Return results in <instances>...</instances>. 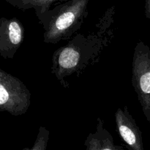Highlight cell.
I'll return each mask as SVG.
<instances>
[{
	"mask_svg": "<svg viewBox=\"0 0 150 150\" xmlns=\"http://www.w3.org/2000/svg\"><path fill=\"white\" fill-rule=\"evenodd\" d=\"M88 150H120L122 146H117L111 133L104 127V122L100 118H98L97 131L90 133L84 142Z\"/></svg>",
	"mask_w": 150,
	"mask_h": 150,
	"instance_id": "obj_7",
	"label": "cell"
},
{
	"mask_svg": "<svg viewBox=\"0 0 150 150\" xmlns=\"http://www.w3.org/2000/svg\"><path fill=\"white\" fill-rule=\"evenodd\" d=\"M115 120L119 134L128 147L133 150H144L142 133L127 106L117 110Z\"/></svg>",
	"mask_w": 150,
	"mask_h": 150,
	"instance_id": "obj_6",
	"label": "cell"
},
{
	"mask_svg": "<svg viewBox=\"0 0 150 150\" xmlns=\"http://www.w3.org/2000/svg\"><path fill=\"white\" fill-rule=\"evenodd\" d=\"M30 104L31 92L23 82L0 69V111L23 115Z\"/></svg>",
	"mask_w": 150,
	"mask_h": 150,
	"instance_id": "obj_4",
	"label": "cell"
},
{
	"mask_svg": "<svg viewBox=\"0 0 150 150\" xmlns=\"http://www.w3.org/2000/svg\"><path fill=\"white\" fill-rule=\"evenodd\" d=\"M24 28L18 19L0 18V56L13 59L23 43Z\"/></svg>",
	"mask_w": 150,
	"mask_h": 150,
	"instance_id": "obj_5",
	"label": "cell"
},
{
	"mask_svg": "<svg viewBox=\"0 0 150 150\" xmlns=\"http://www.w3.org/2000/svg\"><path fill=\"white\" fill-rule=\"evenodd\" d=\"M145 15L150 21V0L145 1Z\"/></svg>",
	"mask_w": 150,
	"mask_h": 150,
	"instance_id": "obj_10",
	"label": "cell"
},
{
	"mask_svg": "<svg viewBox=\"0 0 150 150\" xmlns=\"http://www.w3.org/2000/svg\"><path fill=\"white\" fill-rule=\"evenodd\" d=\"M99 42L95 35H78L67 45L56 50L51 59V73L62 86L67 87L66 77L74 73L79 76L88 65L95 62L104 46Z\"/></svg>",
	"mask_w": 150,
	"mask_h": 150,
	"instance_id": "obj_1",
	"label": "cell"
},
{
	"mask_svg": "<svg viewBox=\"0 0 150 150\" xmlns=\"http://www.w3.org/2000/svg\"><path fill=\"white\" fill-rule=\"evenodd\" d=\"M8 4L21 10H32L37 17L46 13L53 5H57L67 0H5Z\"/></svg>",
	"mask_w": 150,
	"mask_h": 150,
	"instance_id": "obj_8",
	"label": "cell"
},
{
	"mask_svg": "<svg viewBox=\"0 0 150 150\" xmlns=\"http://www.w3.org/2000/svg\"><path fill=\"white\" fill-rule=\"evenodd\" d=\"M50 132L45 127L41 126L39 128L38 136L36 141L33 146L29 149L30 150H45L47 149L48 138H49Z\"/></svg>",
	"mask_w": 150,
	"mask_h": 150,
	"instance_id": "obj_9",
	"label": "cell"
},
{
	"mask_svg": "<svg viewBox=\"0 0 150 150\" xmlns=\"http://www.w3.org/2000/svg\"><path fill=\"white\" fill-rule=\"evenodd\" d=\"M132 83L144 114L150 125V48L137 42L132 62Z\"/></svg>",
	"mask_w": 150,
	"mask_h": 150,
	"instance_id": "obj_3",
	"label": "cell"
},
{
	"mask_svg": "<svg viewBox=\"0 0 150 150\" xmlns=\"http://www.w3.org/2000/svg\"><path fill=\"white\" fill-rule=\"evenodd\" d=\"M89 0H67L38 17L43 26L45 43L56 44L70 38L81 29L89 15Z\"/></svg>",
	"mask_w": 150,
	"mask_h": 150,
	"instance_id": "obj_2",
	"label": "cell"
}]
</instances>
